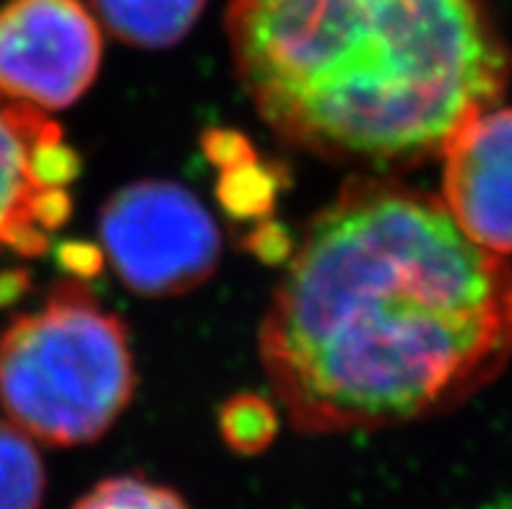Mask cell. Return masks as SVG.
Returning <instances> with one entry per match:
<instances>
[{"label":"cell","mask_w":512,"mask_h":509,"mask_svg":"<svg viewBox=\"0 0 512 509\" xmlns=\"http://www.w3.org/2000/svg\"><path fill=\"white\" fill-rule=\"evenodd\" d=\"M294 429L377 432L455 408L512 356V265L442 198L346 182L305 234L260 325Z\"/></svg>","instance_id":"1"},{"label":"cell","mask_w":512,"mask_h":509,"mask_svg":"<svg viewBox=\"0 0 512 509\" xmlns=\"http://www.w3.org/2000/svg\"><path fill=\"white\" fill-rule=\"evenodd\" d=\"M227 34L281 141L370 172L440 156L512 71L484 0H232Z\"/></svg>","instance_id":"2"},{"label":"cell","mask_w":512,"mask_h":509,"mask_svg":"<svg viewBox=\"0 0 512 509\" xmlns=\"http://www.w3.org/2000/svg\"><path fill=\"white\" fill-rule=\"evenodd\" d=\"M133 387L123 323L84 286H58L42 310L16 317L0 336V403L21 432L47 445L102 437Z\"/></svg>","instance_id":"3"},{"label":"cell","mask_w":512,"mask_h":509,"mask_svg":"<svg viewBox=\"0 0 512 509\" xmlns=\"http://www.w3.org/2000/svg\"><path fill=\"white\" fill-rule=\"evenodd\" d=\"M107 260L130 289L167 297L216 271L221 237L203 203L175 182H136L112 195L99 219Z\"/></svg>","instance_id":"4"},{"label":"cell","mask_w":512,"mask_h":509,"mask_svg":"<svg viewBox=\"0 0 512 509\" xmlns=\"http://www.w3.org/2000/svg\"><path fill=\"white\" fill-rule=\"evenodd\" d=\"M102 32L81 0H8L0 8V97L71 107L97 78Z\"/></svg>","instance_id":"5"},{"label":"cell","mask_w":512,"mask_h":509,"mask_svg":"<svg viewBox=\"0 0 512 509\" xmlns=\"http://www.w3.org/2000/svg\"><path fill=\"white\" fill-rule=\"evenodd\" d=\"M78 154L55 120L0 97V252L42 255L71 216Z\"/></svg>","instance_id":"6"},{"label":"cell","mask_w":512,"mask_h":509,"mask_svg":"<svg viewBox=\"0 0 512 509\" xmlns=\"http://www.w3.org/2000/svg\"><path fill=\"white\" fill-rule=\"evenodd\" d=\"M442 203L484 250L512 252V110L468 120L442 151Z\"/></svg>","instance_id":"7"},{"label":"cell","mask_w":512,"mask_h":509,"mask_svg":"<svg viewBox=\"0 0 512 509\" xmlns=\"http://www.w3.org/2000/svg\"><path fill=\"white\" fill-rule=\"evenodd\" d=\"M91 6L117 39L164 50L193 29L206 0H91Z\"/></svg>","instance_id":"8"},{"label":"cell","mask_w":512,"mask_h":509,"mask_svg":"<svg viewBox=\"0 0 512 509\" xmlns=\"http://www.w3.org/2000/svg\"><path fill=\"white\" fill-rule=\"evenodd\" d=\"M45 486V465L32 437L0 421V509H39Z\"/></svg>","instance_id":"9"},{"label":"cell","mask_w":512,"mask_h":509,"mask_svg":"<svg viewBox=\"0 0 512 509\" xmlns=\"http://www.w3.org/2000/svg\"><path fill=\"white\" fill-rule=\"evenodd\" d=\"M73 509H190L177 491L141 476H112L99 481Z\"/></svg>","instance_id":"10"},{"label":"cell","mask_w":512,"mask_h":509,"mask_svg":"<svg viewBox=\"0 0 512 509\" xmlns=\"http://www.w3.org/2000/svg\"><path fill=\"white\" fill-rule=\"evenodd\" d=\"M221 437L234 452L266 450L276 437V411L258 395H237L221 411Z\"/></svg>","instance_id":"11"}]
</instances>
